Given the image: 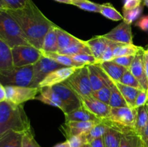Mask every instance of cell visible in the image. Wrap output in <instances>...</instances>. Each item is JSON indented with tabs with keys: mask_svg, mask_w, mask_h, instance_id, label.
Instances as JSON below:
<instances>
[{
	"mask_svg": "<svg viewBox=\"0 0 148 147\" xmlns=\"http://www.w3.org/2000/svg\"><path fill=\"white\" fill-rule=\"evenodd\" d=\"M15 67L34 65L43 56L41 50L32 46H18L12 48Z\"/></svg>",
	"mask_w": 148,
	"mask_h": 147,
	"instance_id": "8992f818",
	"label": "cell"
},
{
	"mask_svg": "<svg viewBox=\"0 0 148 147\" xmlns=\"http://www.w3.org/2000/svg\"><path fill=\"white\" fill-rule=\"evenodd\" d=\"M79 99L82 106L99 119H105L109 116L111 107L108 104L101 102L92 96L79 97Z\"/></svg>",
	"mask_w": 148,
	"mask_h": 147,
	"instance_id": "30bf717a",
	"label": "cell"
},
{
	"mask_svg": "<svg viewBox=\"0 0 148 147\" xmlns=\"http://www.w3.org/2000/svg\"><path fill=\"white\" fill-rule=\"evenodd\" d=\"M111 95L109 101L110 106L111 108H121V107L128 106L124 97L122 96L119 89H118V87H117V86L114 82L111 84Z\"/></svg>",
	"mask_w": 148,
	"mask_h": 147,
	"instance_id": "4dcf8cb0",
	"label": "cell"
},
{
	"mask_svg": "<svg viewBox=\"0 0 148 147\" xmlns=\"http://www.w3.org/2000/svg\"><path fill=\"white\" fill-rule=\"evenodd\" d=\"M72 5L76 6L78 8L81 9L82 10H85V11L96 13L101 12V4L92 2V1H89V0H83V1H76Z\"/></svg>",
	"mask_w": 148,
	"mask_h": 147,
	"instance_id": "836d02e7",
	"label": "cell"
},
{
	"mask_svg": "<svg viewBox=\"0 0 148 147\" xmlns=\"http://www.w3.org/2000/svg\"><path fill=\"white\" fill-rule=\"evenodd\" d=\"M143 0H124L123 10H130L142 5Z\"/></svg>",
	"mask_w": 148,
	"mask_h": 147,
	"instance_id": "f6af8a7d",
	"label": "cell"
},
{
	"mask_svg": "<svg viewBox=\"0 0 148 147\" xmlns=\"http://www.w3.org/2000/svg\"><path fill=\"white\" fill-rule=\"evenodd\" d=\"M89 77L93 92L101 89L106 85H110L113 82L98 63L88 65Z\"/></svg>",
	"mask_w": 148,
	"mask_h": 147,
	"instance_id": "5bb4252c",
	"label": "cell"
},
{
	"mask_svg": "<svg viewBox=\"0 0 148 147\" xmlns=\"http://www.w3.org/2000/svg\"><path fill=\"white\" fill-rule=\"evenodd\" d=\"M148 122V108L145 105L137 108V118L134 127V132L137 136H140Z\"/></svg>",
	"mask_w": 148,
	"mask_h": 147,
	"instance_id": "484cf974",
	"label": "cell"
},
{
	"mask_svg": "<svg viewBox=\"0 0 148 147\" xmlns=\"http://www.w3.org/2000/svg\"><path fill=\"white\" fill-rule=\"evenodd\" d=\"M7 12L20 26L30 45L41 50L45 36L54 23L42 13L32 0L24 8Z\"/></svg>",
	"mask_w": 148,
	"mask_h": 147,
	"instance_id": "6da1fadb",
	"label": "cell"
},
{
	"mask_svg": "<svg viewBox=\"0 0 148 147\" xmlns=\"http://www.w3.org/2000/svg\"><path fill=\"white\" fill-rule=\"evenodd\" d=\"M31 129L23 105L8 100L0 102V136L9 131L25 133Z\"/></svg>",
	"mask_w": 148,
	"mask_h": 147,
	"instance_id": "7a4b0ae2",
	"label": "cell"
},
{
	"mask_svg": "<svg viewBox=\"0 0 148 147\" xmlns=\"http://www.w3.org/2000/svg\"><path fill=\"white\" fill-rule=\"evenodd\" d=\"M140 139L141 140L142 143L143 144L145 147H148V122L145 128L143 131L142 133L139 136Z\"/></svg>",
	"mask_w": 148,
	"mask_h": 147,
	"instance_id": "7dc6e473",
	"label": "cell"
},
{
	"mask_svg": "<svg viewBox=\"0 0 148 147\" xmlns=\"http://www.w3.org/2000/svg\"><path fill=\"white\" fill-rule=\"evenodd\" d=\"M119 82H120V83L123 84L124 85H127V86L137 88V89H143L140 82H139L138 80L136 79L135 76L132 74V72L130 71V69H128V70L124 74V75H123V76L121 77V79H120V81Z\"/></svg>",
	"mask_w": 148,
	"mask_h": 147,
	"instance_id": "d590c367",
	"label": "cell"
},
{
	"mask_svg": "<svg viewBox=\"0 0 148 147\" xmlns=\"http://www.w3.org/2000/svg\"><path fill=\"white\" fill-rule=\"evenodd\" d=\"M143 11V6L140 5V7L130 10H123V21L126 22L129 24H132L133 22L137 20Z\"/></svg>",
	"mask_w": 148,
	"mask_h": 147,
	"instance_id": "d6a6232c",
	"label": "cell"
},
{
	"mask_svg": "<svg viewBox=\"0 0 148 147\" xmlns=\"http://www.w3.org/2000/svg\"><path fill=\"white\" fill-rule=\"evenodd\" d=\"M55 30H56V36H57L58 52L66 48L69 46L80 40V39L71 35L70 33L62 30L58 26L55 27Z\"/></svg>",
	"mask_w": 148,
	"mask_h": 147,
	"instance_id": "cb8c5ba5",
	"label": "cell"
},
{
	"mask_svg": "<svg viewBox=\"0 0 148 147\" xmlns=\"http://www.w3.org/2000/svg\"><path fill=\"white\" fill-rule=\"evenodd\" d=\"M0 39L12 48L31 46L20 26L7 11L0 12Z\"/></svg>",
	"mask_w": 148,
	"mask_h": 147,
	"instance_id": "3957f363",
	"label": "cell"
},
{
	"mask_svg": "<svg viewBox=\"0 0 148 147\" xmlns=\"http://www.w3.org/2000/svg\"><path fill=\"white\" fill-rule=\"evenodd\" d=\"M85 42L89 47L92 55L97 60L98 63L101 61L107 47V39L104 38L102 35H100L95 36Z\"/></svg>",
	"mask_w": 148,
	"mask_h": 147,
	"instance_id": "e0dca14e",
	"label": "cell"
},
{
	"mask_svg": "<svg viewBox=\"0 0 148 147\" xmlns=\"http://www.w3.org/2000/svg\"><path fill=\"white\" fill-rule=\"evenodd\" d=\"M144 50L145 49L134 56V60L129 69L140 82L143 89L148 92V81L145 74V71L144 62H143Z\"/></svg>",
	"mask_w": 148,
	"mask_h": 147,
	"instance_id": "9a60e30c",
	"label": "cell"
},
{
	"mask_svg": "<svg viewBox=\"0 0 148 147\" xmlns=\"http://www.w3.org/2000/svg\"><path fill=\"white\" fill-rule=\"evenodd\" d=\"M6 100V92L5 88L2 84L0 82V102Z\"/></svg>",
	"mask_w": 148,
	"mask_h": 147,
	"instance_id": "f907efd6",
	"label": "cell"
},
{
	"mask_svg": "<svg viewBox=\"0 0 148 147\" xmlns=\"http://www.w3.org/2000/svg\"><path fill=\"white\" fill-rule=\"evenodd\" d=\"M78 68L75 67H65L56 69L49 73L38 84V87L43 88L47 86H53L54 85L63 83L70 76H72Z\"/></svg>",
	"mask_w": 148,
	"mask_h": 147,
	"instance_id": "7c38bea8",
	"label": "cell"
},
{
	"mask_svg": "<svg viewBox=\"0 0 148 147\" xmlns=\"http://www.w3.org/2000/svg\"><path fill=\"white\" fill-rule=\"evenodd\" d=\"M25 133L9 131L0 136V147H22Z\"/></svg>",
	"mask_w": 148,
	"mask_h": 147,
	"instance_id": "ffe728a7",
	"label": "cell"
},
{
	"mask_svg": "<svg viewBox=\"0 0 148 147\" xmlns=\"http://www.w3.org/2000/svg\"><path fill=\"white\" fill-rule=\"evenodd\" d=\"M40 89L39 95L36 96V99L41 101L42 102L47 104V105L59 108L63 112V104L61 102L60 99L57 96V95L52 90L51 87L47 86V87H43L40 88Z\"/></svg>",
	"mask_w": 148,
	"mask_h": 147,
	"instance_id": "ac0fdd59",
	"label": "cell"
},
{
	"mask_svg": "<svg viewBox=\"0 0 148 147\" xmlns=\"http://www.w3.org/2000/svg\"><path fill=\"white\" fill-rule=\"evenodd\" d=\"M64 115L65 121H95V122L101 121V119L95 117L93 114L85 109L82 105L77 109Z\"/></svg>",
	"mask_w": 148,
	"mask_h": 147,
	"instance_id": "d6986e66",
	"label": "cell"
},
{
	"mask_svg": "<svg viewBox=\"0 0 148 147\" xmlns=\"http://www.w3.org/2000/svg\"><path fill=\"white\" fill-rule=\"evenodd\" d=\"M70 147H82L84 145L88 144L85 139V134L79 135H73L66 138Z\"/></svg>",
	"mask_w": 148,
	"mask_h": 147,
	"instance_id": "60d3db41",
	"label": "cell"
},
{
	"mask_svg": "<svg viewBox=\"0 0 148 147\" xmlns=\"http://www.w3.org/2000/svg\"><path fill=\"white\" fill-rule=\"evenodd\" d=\"M144 48L134 44L119 43L114 50V58L125 56H136Z\"/></svg>",
	"mask_w": 148,
	"mask_h": 147,
	"instance_id": "4316f807",
	"label": "cell"
},
{
	"mask_svg": "<svg viewBox=\"0 0 148 147\" xmlns=\"http://www.w3.org/2000/svg\"><path fill=\"white\" fill-rule=\"evenodd\" d=\"M98 64L114 82H119L124 74L129 69L121 65H119L113 61L102 62Z\"/></svg>",
	"mask_w": 148,
	"mask_h": 147,
	"instance_id": "2e32d148",
	"label": "cell"
},
{
	"mask_svg": "<svg viewBox=\"0 0 148 147\" xmlns=\"http://www.w3.org/2000/svg\"><path fill=\"white\" fill-rule=\"evenodd\" d=\"M107 40H112L120 43L133 44V35L132 31V24L123 21L109 33L102 35Z\"/></svg>",
	"mask_w": 148,
	"mask_h": 147,
	"instance_id": "8fae6325",
	"label": "cell"
},
{
	"mask_svg": "<svg viewBox=\"0 0 148 147\" xmlns=\"http://www.w3.org/2000/svg\"><path fill=\"white\" fill-rule=\"evenodd\" d=\"M64 82L80 97L92 95L93 91L90 80L88 65L77 69L72 76Z\"/></svg>",
	"mask_w": 148,
	"mask_h": 147,
	"instance_id": "5b68a950",
	"label": "cell"
},
{
	"mask_svg": "<svg viewBox=\"0 0 148 147\" xmlns=\"http://www.w3.org/2000/svg\"><path fill=\"white\" fill-rule=\"evenodd\" d=\"M139 137L136 135L123 134L120 141L119 147H136Z\"/></svg>",
	"mask_w": 148,
	"mask_h": 147,
	"instance_id": "f35d334b",
	"label": "cell"
},
{
	"mask_svg": "<svg viewBox=\"0 0 148 147\" xmlns=\"http://www.w3.org/2000/svg\"><path fill=\"white\" fill-rule=\"evenodd\" d=\"M61 54L67 55V56H75L78 54H84V53H88V54H92L89 47L86 45L85 40H79V41L73 43L71 46L61 51L57 52Z\"/></svg>",
	"mask_w": 148,
	"mask_h": 147,
	"instance_id": "83f0119b",
	"label": "cell"
},
{
	"mask_svg": "<svg viewBox=\"0 0 148 147\" xmlns=\"http://www.w3.org/2000/svg\"><path fill=\"white\" fill-rule=\"evenodd\" d=\"M101 13L103 16L114 21H121L123 20V15L111 4L104 3L101 4Z\"/></svg>",
	"mask_w": 148,
	"mask_h": 147,
	"instance_id": "1f68e13d",
	"label": "cell"
},
{
	"mask_svg": "<svg viewBox=\"0 0 148 147\" xmlns=\"http://www.w3.org/2000/svg\"><path fill=\"white\" fill-rule=\"evenodd\" d=\"M8 10V7H7L6 4L3 0H0V12H1L7 11Z\"/></svg>",
	"mask_w": 148,
	"mask_h": 147,
	"instance_id": "816d5d0a",
	"label": "cell"
},
{
	"mask_svg": "<svg viewBox=\"0 0 148 147\" xmlns=\"http://www.w3.org/2000/svg\"><path fill=\"white\" fill-rule=\"evenodd\" d=\"M56 24L52 26L44 37L41 51L43 52H58V41L55 27Z\"/></svg>",
	"mask_w": 148,
	"mask_h": 147,
	"instance_id": "d4e9b609",
	"label": "cell"
},
{
	"mask_svg": "<svg viewBox=\"0 0 148 147\" xmlns=\"http://www.w3.org/2000/svg\"><path fill=\"white\" fill-rule=\"evenodd\" d=\"M108 125L101 120V122L95 124L88 133L85 134V139L88 144H90L92 141L97 138L103 137L106 132L108 130Z\"/></svg>",
	"mask_w": 148,
	"mask_h": 147,
	"instance_id": "f1b7e54d",
	"label": "cell"
},
{
	"mask_svg": "<svg viewBox=\"0 0 148 147\" xmlns=\"http://www.w3.org/2000/svg\"><path fill=\"white\" fill-rule=\"evenodd\" d=\"M90 144L91 147H106L105 144H104L103 137L94 140Z\"/></svg>",
	"mask_w": 148,
	"mask_h": 147,
	"instance_id": "c3c4849f",
	"label": "cell"
},
{
	"mask_svg": "<svg viewBox=\"0 0 148 147\" xmlns=\"http://www.w3.org/2000/svg\"><path fill=\"white\" fill-rule=\"evenodd\" d=\"M65 67L50 58L42 56L34 64L33 82L30 87H38L40 82L53 71Z\"/></svg>",
	"mask_w": 148,
	"mask_h": 147,
	"instance_id": "9c48e42d",
	"label": "cell"
},
{
	"mask_svg": "<svg viewBox=\"0 0 148 147\" xmlns=\"http://www.w3.org/2000/svg\"><path fill=\"white\" fill-rule=\"evenodd\" d=\"M119 89L120 92L127 102V105L131 108H135V101L139 92L142 89L124 85L120 82H114Z\"/></svg>",
	"mask_w": 148,
	"mask_h": 147,
	"instance_id": "7402d4cb",
	"label": "cell"
},
{
	"mask_svg": "<svg viewBox=\"0 0 148 147\" xmlns=\"http://www.w3.org/2000/svg\"><path fill=\"white\" fill-rule=\"evenodd\" d=\"M143 2L145 6H146V7H148V0H143Z\"/></svg>",
	"mask_w": 148,
	"mask_h": 147,
	"instance_id": "9f6ffc18",
	"label": "cell"
},
{
	"mask_svg": "<svg viewBox=\"0 0 148 147\" xmlns=\"http://www.w3.org/2000/svg\"><path fill=\"white\" fill-rule=\"evenodd\" d=\"M42 55L46 57L50 58V59H53V60L56 61L60 64L63 65L64 66H68V67H75V68H82L85 66V65L81 64V63H77L74 59H72V56H67V55L61 54V53H53V52H43L41 51Z\"/></svg>",
	"mask_w": 148,
	"mask_h": 147,
	"instance_id": "603a6c76",
	"label": "cell"
},
{
	"mask_svg": "<svg viewBox=\"0 0 148 147\" xmlns=\"http://www.w3.org/2000/svg\"><path fill=\"white\" fill-rule=\"evenodd\" d=\"M34 65L0 70V82L4 86H31Z\"/></svg>",
	"mask_w": 148,
	"mask_h": 147,
	"instance_id": "277c9868",
	"label": "cell"
},
{
	"mask_svg": "<svg viewBox=\"0 0 148 147\" xmlns=\"http://www.w3.org/2000/svg\"><path fill=\"white\" fill-rule=\"evenodd\" d=\"M54 1H57V2L60 3H64V4H72L71 1H69V0H54Z\"/></svg>",
	"mask_w": 148,
	"mask_h": 147,
	"instance_id": "db71d44e",
	"label": "cell"
},
{
	"mask_svg": "<svg viewBox=\"0 0 148 147\" xmlns=\"http://www.w3.org/2000/svg\"><path fill=\"white\" fill-rule=\"evenodd\" d=\"M119 43L112 41V40H107V47L106 48L105 51H104V53L103 55L102 58H101V61L98 63L112 61L113 59H114V50Z\"/></svg>",
	"mask_w": 148,
	"mask_h": 147,
	"instance_id": "8d00e7d4",
	"label": "cell"
},
{
	"mask_svg": "<svg viewBox=\"0 0 148 147\" xmlns=\"http://www.w3.org/2000/svg\"><path fill=\"white\" fill-rule=\"evenodd\" d=\"M135 56H119V57H116L113 59V61L118 63L119 65L124 66L127 69H130L132 63L134 59Z\"/></svg>",
	"mask_w": 148,
	"mask_h": 147,
	"instance_id": "7bdbcfd3",
	"label": "cell"
},
{
	"mask_svg": "<svg viewBox=\"0 0 148 147\" xmlns=\"http://www.w3.org/2000/svg\"><path fill=\"white\" fill-rule=\"evenodd\" d=\"M136 147H145L144 145H143V144L142 143L141 140L140 139V138H138V141H137V146H136Z\"/></svg>",
	"mask_w": 148,
	"mask_h": 147,
	"instance_id": "11a10c76",
	"label": "cell"
},
{
	"mask_svg": "<svg viewBox=\"0 0 148 147\" xmlns=\"http://www.w3.org/2000/svg\"><path fill=\"white\" fill-rule=\"evenodd\" d=\"M8 7V10H17L25 7L30 0H3Z\"/></svg>",
	"mask_w": 148,
	"mask_h": 147,
	"instance_id": "b9f144b4",
	"label": "cell"
},
{
	"mask_svg": "<svg viewBox=\"0 0 148 147\" xmlns=\"http://www.w3.org/2000/svg\"><path fill=\"white\" fill-rule=\"evenodd\" d=\"M22 147H40L35 139L32 129L27 131L23 135Z\"/></svg>",
	"mask_w": 148,
	"mask_h": 147,
	"instance_id": "ab89813d",
	"label": "cell"
},
{
	"mask_svg": "<svg viewBox=\"0 0 148 147\" xmlns=\"http://www.w3.org/2000/svg\"><path fill=\"white\" fill-rule=\"evenodd\" d=\"M13 65L12 48L0 39V70L11 69Z\"/></svg>",
	"mask_w": 148,
	"mask_h": 147,
	"instance_id": "44dd1931",
	"label": "cell"
},
{
	"mask_svg": "<svg viewBox=\"0 0 148 147\" xmlns=\"http://www.w3.org/2000/svg\"><path fill=\"white\" fill-rule=\"evenodd\" d=\"M52 90L57 95L64 106V115L82 106L79 97L64 82L51 86Z\"/></svg>",
	"mask_w": 148,
	"mask_h": 147,
	"instance_id": "52a82bcc",
	"label": "cell"
},
{
	"mask_svg": "<svg viewBox=\"0 0 148 147\" xmlns=\"http://www.w3.org/2000/svg\"><path fill=\"white\" fill-rule=\"evenodd\" d=\"M82 147H91V146L90 144H86L85 145H84Z\"/></svg>",
	"mask_w": 148,
	"mask_h": 147,
	"instance_id": "680465c9",
	"label": "cell"
},
{
	"mask_svg": "<svg viewBox=\"0 0 148 147\" xmlns=\"http://www.w3.org/2000/svg\"><path fill=\"white\" fill-rule=\"evenodd\" d=\"M123 133L118 130L108 127L103 136L106 147H119Z\"/></svg>",
	"mask_w": 148,
	"mask_h": 147,
	"instance_id": "f546056e",
	"label": "cell"
},
{
	"mask_svg": "<svg viewBox=\"0 0 148 147\" xmlns=\"http://www.w3.org/2000/svg\"><path fill=\"white\" fill-rule=\"evenodd\" d=\"M6 92V100L15 105H23L32 99H36L40 92L39 87L18 86H4Z\"/></svg>",
	"mask_w": 148,
	"mask_h": 147,
	"instance_id": "ba28073f",
	"label": "cell"
},
{
	"mask_svg": "<svg viewBox=\"0 0 148 147\" xmlns=\"http://www.w3.org/2000/svg\"><path fill=\"white\" fill-rule=\"evenodd\" d=\"M147 108H148V101H147Z\"/></svg>",
	"mask_w": 148,
	"mask_h": 147,
	"instance_id": "91938a15",
	"label": "cell"
},
{
	"mask_svg": "<svg viewBox=\"0 0 148 147\" xmlns=\"http://www.w3.org/2000/svg\"><path fill=\"white\" fill-rule=\"evenodd\" d=\"M143 62H144V68L145 71L146 76L148 81V48L144 50L143 53Z\"/></svg>",
	"mask_w": 148,
	"mask_h": 147,
	"instance_id": "681fc988",
	"label": "cell"
},
{
	"mask_svg": "<svg viewBox=\"0 0 148 147\" xmlns=\"http://www.w3.org/2000/svg\"><path fill=\"white\" fill-rule=\"evenodd\" d=\"M111 84L110 85H106V86H103V87H102L101 89L93 92H92V96L94 97L95 98H96V99H99L101 102L109 105L110 97H111Z\"/></svg>",
	"mask_w": 148,
	"mask_h": 147,
	"instance_id": "e575fe53",
	"label": "cell"
},
{
	"mask_svg": "<svg viewBox=\"0 0 148 147\" xmlns=\"http://www.w3.org/2000/svg\"><path fill=\"white\" fill-rule=\"evenodd\" d=\"M135 25L143 31L148 32V15H145L140 17L136 22Z\"/></svg>",
	"mask_w": 148,
	"mask_h": 147,
	"instance_id": "bcb514c9",
	"label": "cell"
},
{
	"mask_svg": "<svg viewBox=\"0 0 148 147\" xmlns=\"http://www.w3.org/2000/svg\"><path fill=\"white\" fill-rule=\"evenodd\" d=\"M72 58L74 59V61L83 65H90L97 63V60L92 54L84 53V54L75 55V56H72Z\"/></svg>",
	"mask_w": 148,
	"mask_h": 147,
	"instance_id": "74e56055",
	"label": "cell"
},
{
	"mask_svg": "<svg viewBox=\"0 0 148 147\" xmlns=\"http://www.w3.org/2000/svg\"><path fill=\"white\" fill-rule=\"evenodd\" d=\"M69 1H71L72 4H73L74 3L76 2V1H83V0H69Z\"/></svg>",
	"mask_w": 148,
	"mask_h": 147,
	"instance_id": "6f0895ef",
	"label": "cell"
},
{
	"mask_svg": "<svg viewBox=\"0 0 148 147\" xmlns=\"http://www.w3.org/2000/svg\"><path fill=\"white\" fill-rule=\"evenodd\" d=\"M101 122V121H100ZM99 122L95 121H65L62 125V133L66 138L73 135L85 134L90 131L91 128Z\"/></svg>",
	"mask_w": 148,
	"mask_h": 147,
	"instance_id": "4fadbf2b",
	"label": "cell"
},
{
	"mask_svg": "<svg viewBox=\"0 0 148 147\" xmlns=\"http://www.w3.org/2000/svg\"><path fill=\"white\" fill-rule=\"evenodd\" d=\"M148 101V92L146 90L142 89L139 92L135 101V108L143 106L147 104Z\"/></svg>",
	"mask_w": 148,
	"mask_h": 147,
	"instance_id": "ee69618b",
	"label": "cell"
},
{
	"mask_svg": "<svg viewBox=\"0 0 148 147\" xmlns=\"http://www.w3.org/2000/svg\"><path fill=\"white\" fill-rule=\"evenodd\" d=\"M53 147H70L69 146V144L68 143L67 141H64V142H62L59 143V144H56Z\"/></svg>",
	"mask_w": 148,
	"mask_h": 147,
	"instance_id": "f5cc1de1",
	"label": "cell"
}]
</instances>
